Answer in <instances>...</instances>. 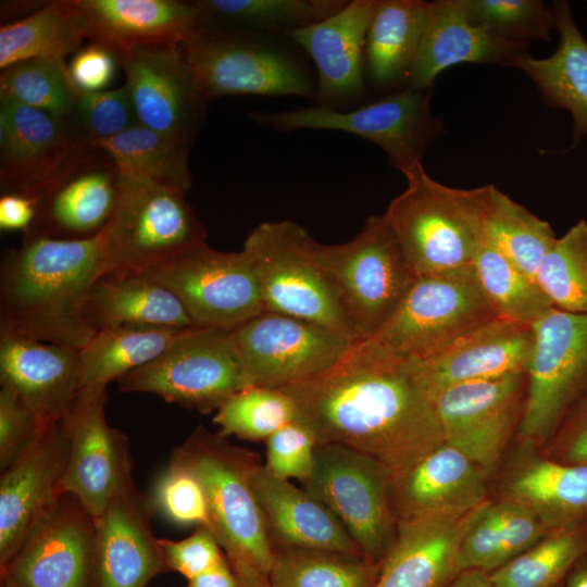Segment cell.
I'll return each instance as SVG.
<instances>
[{
    "mask_svg": "<svg viewBox=\"0 0 587 587\" xmlns=\"http://www.w3.org/2000/svg\"><path fill=\"white\" fill-rule=\"evenodd\" d=\"M317 444L340 445L377 461L390 482L445 442L434 397L417 359L374 339L354 341L325 372L278 388Z\"/></svg>",
    "mask_w": 587,
    "mask_h": 587,
    "instance_id": "cell-1",
    "label": "cell"
},
{
    "mask_svg": "<svg viewBox=\"0 0 587 587\" xmlns=\"http://www.w3.org/2000/svg\"><path fill=\"white\" fill-rule=\"evenodd\" d=\"M105 272L101 233L84 240L23 235L0 267V334L82 349L95 335L85 308Z\"/></svg>",
    "mask_w": 587,
    "mask_h": 587,
    "instance_id": "cell-2",
    "label": "cell"
},
{
    "mask_svg": "<svg viewBox=\"0 0 587 587\" xmlns=\"http://www.w3.org/2000/svg\"><path fill=\"white\" fill-rule=\"evenodd\" d=\"M284 33L199 27L180 47L208 102L226 96H298L315 100L317 80L307 55Z\"/></svg>",
    "mask_w": 587,
    "mask_h": 587,
    "instance_id": "cell-3",
    "label": "cell"
},
{
    "mask_svg": "<svg viewBox=\"0 0 587 587\" xmlns=\"http://www.w3.org/2000/svg\"><path fill=\"white\" fill-rule=\"evenodd\" d=\"M259 455L232 446L203 426L172 453L170 463L189 471L207 496L211 530L232 567H250L268 578L275 547L251 485Z\"/></svg>",
    "mask_w": 587,
    "mask_h": 587,
    "instance_id": "cell-4",
    "label": "cell"
},
{
    "mask_svg": "<svg viewBox=\"0 0 587 587\" xmlns=\"http://www.w3.org/2000/svg\"><path fill=\"white\" fill-rule=\"evenodd\" d=\"M403 175L407 188L384 215L415 276L472 265L483 241L482 187L440 184L423 163Z\"/></svg>",
    "mask_w": 587,
    "mask_h": 587,
    "instance_id": "cell-5",
    "label": "cell"
},
{
    "mask_svg": "<svg viewBox=\"0 0 587 587\" xmlns=\"http://www.w3.org/2000/svg\"><path fill=\"white\" fill-rule=\"evenodd\" d=\"M314 253L360 339L379 332L416 278L384 214L371 215L347 242L315 241Z\"/></svg>",
    "mask_w": 587,
    "mask_h": 587,
    "instance_id": "cell-6",
    "label": "cell"
},
{
    "mask_svg": "<svg viewBox=\"0 0 587 587\" xmlns=\"http://www.w3.org/2000/svg\"><path fill=\"white\" fill-rule=\"evenodd\" d=\"M105 273L148 270L205 243L207 229L185 193L121 174L118 197L101 232Z\"/></svg>",
    "mask_w": 587,
    "mask_h": 587,
    "instance_id": "cell-7",
    "label": "cell"
},
{
    "mask_svg": "<svg viewBox=\"0 0 587 587\" xmlns=\"http://www.w3.org/2000/svg\"><path fill=\"white\" fill-rule=\"evenodd\" d=\"M314 245L308 230L289 220L263 222L249 233L242 250L257 267L264 311L317 324L351 341L360 340L316 260Z\"/></svg>",
    "mask_w": 587,
    "mask_h": 587,
    "instance_id": "cell-8",
    "label": "cell"
},
{
    "mask_svg": "<svg viewBox=\"0 0 587 587\" xmlns=\"http://www.w3.org/2000/svg\"><path fill=\"white\" fill-rule=\"evenodd\" d=\"M122 392H147L201 413L216 411L252 386L229 329L182 330L153 361L116 380Z\"/></svg>",
    "mask_w": 587,
    "mask_h": 587,
    "instance_id": "cell-9",
    "label": "cell"
},
{
    "mask_svg": "<svg viewBox=\"0 0 587 587\" xmlns=\"http://www.w3.org/2000/svg\"><path fill=\"white\" fill-rule=\"evenodd\" d=\"M494 317L472 264L417 276L372 339L397 354L426 360Z\"/></svg>",
    "mask_w": 587,
    "mask_h": 587,
    "instance_id": "cell-10",
    "label": "cell"
},
{
    "mask_svg": "<svg viewBox=\"0 0 587 587\" xmlns=\"http://www.w3.org/2000/svg\"><path fill=\"white\" fill-rule=\"evenodd\" d=\"M432 89H399L355 109L320 105L279 113L254 112L260 125L280 132L328 129L357 135L383 149L389 163L402 174L417 164L429 145L444 134L440 117L430 113Z\"/></svg>",
    "mask_w": 587,
    "mask_h": 587,
    "instance_id": "cell-11",
    "label": "cell"
},
{
    "mask_svg": "<svg viewBox=\"0 0 587 587\" xmlns=\"http://www.w3.org/2000/svg\"><path fill=\"white\" fill-rule=\"evenodd\" d=\"M301 484L340 522L364 558L382 563L398 526L383 465L353 449L317 444L313 470Z\"/></svg>",
    "mask_w": 587,
    "mask_h": 587,
    "instance_id": "cell-12",
    "label": "cell"
},
{
    "mask_svg": "<svg viewBox=\"0 0 587 587\" xmlns=\"http://www.w3.org/2000/svg\"><path fill=\"white\" fill-rule=\"evenodd\" d=\"M532 326L526 396L515 438L542 449L587 387V313L551 308Z\"/></svg>",
    "mask_w": 587,
    "mask_h": 587,
    "instance_id": "cell-13",
    "label": "cell"
},
{
    "mask_svg": "<svg viewBox=\"0 0 587 587\" xmlns=\"http://www.w3.org/2000/svg\"><path fill=\"white\" fill-rule=\"evenodd\" d=\"M146 274L179 299L196 326L232 330L264 311L257 267L243 250L203 243Z\"/></svg>",
    "mask_w": 587,
    "mask_h": 587,
    "instance_id": "cell-14",
    "label": "cell"
},
{
    "mask_svg": "<svg viewBox=\"0 0 587 587\" xmlns=\"http://www.w3.org/2000/svg\"><path fill=\"white\" fill-rule=\"evenodd\" d=\"M527 387L526 372L461 383L434 396L445 442L492 479L516 435Z\"/></svg>",
    "mask_w": 587,
    "mask_h": 587,
    "instance_id": "cell-15",
    "label": "cell"
},
{
    "mask_svg": "<svg viewBox=\"0 0 587 587\" xmlns=\"http://www.w3.org/2000/svg\"><path fill=\"white\" fill-rule=\"evenodd\" d=\"M232 332L250 384L267 388L325 372L354 342L317 324L268 311Z\"/></svg>",
    "mask_w": 587,
    "mask_h": 587,
    "instance_id": "cell-16",
    "label": "cell"
},
{
    "mask_svg": "<svg viewBox=\"0 0 587 587\" xmlns=\"http://www.w3.org/2000/svg\"><path fill=\"white\" fill-rule=\"evenodd\" d=\"M137 122L191 147L204 123L207 101L199 92L180 42L139 47L117 58Z\"/></svg>",
    "mask_w": 587,
    "mask_h": 587,
    "instance_id": "cell-17",
    "label": "cell"
},
{
    "mask_svg": "<svg viewBox=\"0 0 587 587\" xmlns=\"http://www.w3.org/2000/svg\"><path fill=\"white\" fill-rule=\"evenodd\" d=\"M92 145L66 118L0 96V189L37 199Z\"/></svg>",
    "mask_w": 587,
    "mask_h": 587,
    "instance_id": "cell-18",
    "label": "cell"
},
{
    "mask_svg": "<svg viewBox=\"0 0 587 587\" xmlns=\"http://www.w3.org/2000/svg\"><path fill=\"white\" fill-rule=\"evenodd\" d=\"M105 402L107 389L82 390L60 420L68 444L63 492L93 519L133 479L128 439L107 422Z\"/></svg>",
    "mask_w": 587,
    "mask_h": 587,
    "instance_id": "cell-19",
    "label": "cell"
},
{
    "mask_svg": "<svg viewBox=\"0 0 587 587\" xmlns=\"http://www.w3.org/2000/svg\"><path fill=\"white\" fill-rule=\"evenodd\" d=\"M67 458L68 444L61 421L43 422L28 447L1 472V570L64 495Z\"/></svg>",
    "mask_w": 587,
    "mask_h": 587,
    "instance_id": "cell-20",
    "label": "cell"
},
{
    "mask_svg": "<svg viewBox=\"0 0 587 587\" xmlns=\"http://www.w3.org/2000/svg\"><path fill=\"white\" fill-rule=\"evenodd\" d=\"M153 509L132 479L93 519L90 587H145L168 570L151 530Z\"/></svg>",
    "mask_w": 587,
    "mask_h": 587,
    "instance_id": "cell-21",
    "label": "cell"
},
{
    "mask_svg": "<svg viewBox=\"0 0 587 587\" xmlns=\"http://www.w3.org/2000/svg\"><path fill=\"white\" fill-rule=\"evenodd\" d=\"M93 517L64 494L1 570V587H90Z\"/></svg>",
    "mask_w": 587,
    "mask_h": 587,
    "instance_id": "cell-22",
    "label": "cell"
},
{
    "mask_svg": "<svg viewBox=\"0 0 587 587\" xmlns=\"http://www.w3.org/2000/svg\"><path fill=\"white\" fill-rule=\"evenodd\" d=\"M377 0H352L315 24L284 34L312 61L315 105L347 110L367 93L364 49Z\"/></svg>",
    "mask_w": 587,
    "mask_h": 587,
    "instance_id": "cell-23",
    "label": "cell"
},
{
    "mask_svg": "<svg viewBox=\"0 0 587 587\" xmlns=\"http://www.w3.org/2000/svg\"><path fill=\"white\" fill-rule=\"evenodd\" d=\"M121 172L110 155L89 145L67 172L39 200L29 230L63 240L98 236L114 210Z\"/></svg>",
    "mask_w": 587,
    "mask_h": 587,
    "instance_id": "cell-24",
    "label": "cell"
},
{
    "mask_svg": "<svg viewBox=\"0 0 587 587\" xmlns=\"http://www.w3.org/2000/svg\"><path fill=\"white\" fill-rule=\"evenodd\" d=\"M527 47L473 24L462 0L433 1L401 89H432L442 71L460 63L515 66Z\"/></svg>",
    "mask_w": 587,
    "mask_h": 587,
    "instance_id": "cell-25",
    "label": "cell"
},
{
    "mask_svg": "<svg viewBox=\"0 0 587 587\" xmlns=\"http://www.w3.org/2000/svg\"><path fill=\"white\" fill-rule=\"evenodd\" d=\"M489 478L460 450L441 444L390 482L397 523L474 510L489 497Z\"/></svg>",
    "mask_w": 587,
    "mask_h": 587,
    "instance_id": "cell-26",
    "label": "cell"
},
{
    "mask_svg": "<svg viewBox=\"0 0 587 587\" xmlns=\"http://www.w3.org/2000/svg\"><path fill=\"white\" fill-rule=\"evenodd\" d=\"M0 384L41 421H60L79 392L78 349L0 334Z\"/></svg>",
    "mask_w": 587,
    "mask_h": 587,
    "instance_id": "cell-27",
    "label": "cell"
},
{
    "mask_svg": "<svg viewBox=\"0 0 587 587\" xmlns=\"http://www.w3.org/2000/svg\"><path fill=\"white\" fill-rule=\"evenodd\" d=\"M495 476L496 498L526 505L548 529L587 516V465L552 461L515 438Z\"/></svg>",
    "mask_w": 587,
    "mask_h": 587,
    "instance_id": "cell-28",
    "label": "cell"
},
{
    "mask_svg": "<svg viewBox=\"0 0 587 587\" xmlns=\"http://www.w3.org/2000/svg\"><path fill=\"white\" fill-rule=\"evenodd\" d=\"M486 503L464 513L399 522L372 587H447L460 574L462 538Z\"/></svg>",
    "mask_w": 587,
    "mask_h": 587,
    "instance_id": "cell-29",
    "label": "cell"
},
{
    "mask_svg": "<svg viewBox=\"0 0 587 587\" xmlns=\"http://www.w3.org/2000/svg\"><path fill=\"white\" fill-rule=\"evenodd\" d=\"M533 337L532 325L496 316L445 351L420 360L433 397L461 383L526 372Z\"/></svg>",
    "mask_w": 587,
    "mask_h": 587,
    "instance_id": "cell-30",
    "label": "cell"
},
{
    "mask_svg": "<svg viewBox=\"0 0 587 587\" xmlns=\"http://www.w3.org/2000/svg\"><path fill=\"white\" fill-rule=\"evenodd\" d=\"M250 480L273 545L363 557L340 522L307 490L275 476L260 462Z\"/></svg>",
    "mask_w": 587,
    "mask_h": 587,
    "instance_id": "cell-31",
    "label": "cell"
},
{
    "mask_svg": "<svg viewBox=\"0 0 587 587\" xmlns=\"http://www.w3.org/2000/svg\"><path fill=\"white\" fill-rule=\"evenodd\" d=\"M88 39L117 58L139 47L183 42L200 27L193 2L177 0H76Z\"/></svg>",
    "mask_w": 587,
    "mask_h": 587,
    "instance_id": "cell-32",
    "label": "cell"
},
{
    "mask_svg": "<svg viewBox=\"0 0 587 587\" xmlns=\"http://www.w3.org/2000/svg\"><path fill=\"white\" fill-rule=\"evenodd\" d=\"M85 319L95 333L124 325L178 329L196 326L170 289L140 272L100 276L90 290Z\"/></svg>",
    "mask_w": 587,
    "mask_h": 587,
    "instance_id": "cell-33",
    "label": "cell"
},
{
    "mask_svg": "<svg viewBox=\"0 0 587 587\" xmlns=\"http://www.w3.org/2000/svg\"><path fill=\"white\" fill-rule=\"evenodd\" d=\"M554 28L560 36L558 49L549 57L523 55L514 67L524 71L536 85L545 103L567 110L573 120L572 143L577 147L587 135V41L577 28L566 1L552 5Z\"/></svg>",
    "mask_w": 587,
    "mask_h": 587,
    "instance_id": "cell-34",
    "label": "cell"
},
{
    "mask_svg": "<svg viewBox=\"0 0 587 587\" xmlns=\"http://www.w3.org/2000/svg\"><path fill=\"white\" fill-rule=\"evenodd\" d=\"M430 2L377 0L364 49L366 80L377 89L402 88L417 52Z\"/></svg>",
    "mask_w": 587,
    "mask_h": 587,
    "instance_id": "cell-35",
    "label": "cell"
},
{
    "mask_svg": "<svg viewBox=\"0 0 587 587\" xmlns=\"http://www.w3.org/2000/svg\"><path fill=\"white\" fill-rule=\"evenodd\" d=\"M548 528L539 516L516 501L496 498L484 505L462 538L459 572L491 573L536 544Z\"/></svg>",
    "mask_w": 587,
    "mask_h": 587,
    "instance_id": "cell-36",
    "label": "cell"
},
{
    "mask_svg": "<svg viewBox=\"0 0 587 587\" xmlns=\"http://www.w3.org/2000/svg\"><path fill=\"white\" fill-rule=\"evenodd\" d=\"M88 22L76 0H55L0 27V68L34 58L64 60L88 39Z\"/></svg>",
    "mask_w": 587,
    "mask_h": 587,
    "instance_id": "cell-37",
    "label": "cell"
},
{
    "mask_svg": "<svg viewBox=\"0 0 587 587\" xmlns=\"http://www.w3.org/2000/svg\"><path fill=\"white\" fill-rule=\"evenodd\" d=\"M184 329L124 325L96 332L78 350L79 391L107 389L157 359Z\"/></svg>",
    "mask_w": 587,
    "mask_h": 587,
    "instance_id": "cell-38",
    "label": "cell"
},
{
    "mask_svg": "<svg viewBox=\"0 0 587 587\" xmlns=\"http://www.w3.org/2000/svg\"><path fill=\"white\" fill-rule=\"evenodd\" d=\"M482 226L483 241L536 280L537 271L557 239L550 224L495 185H486L482 187Z\"/></svg>",
    "mask_w": 587,
    "mask_h": 587,
    "instance_id": "cell-39",
    "label": "cell"
},
{
    "mask_svg": "<svg viewBox=\"0 0 587 587\" xmlns=\"http://www.w3.org/2000/svg\"><path fill=\"white\" fill-rule=\"evenodd\" d=\"M344 0H198L200 27L218 30L285 33L321 22Z\"/></svg>",
    "mask_w": 587,
    "mask_h": 587,
    "instance_id": "cell-40",
    "label": "cell"
},
{
    "mask_svg": "<svg viewBox=\"0 0 587 587\" xmlns=\"http://www.w3.org/2000/svg\"><path fill=\"white\" fill-rule=\"evenodd\" d=\"M93 146L105 151L121 174L142 177L186 195L191 186L190 147L136 125Z\"/></svg>",
    "mask_w": 587,
    "mask_h": 587,
    "instance_id": "cell-41",
    "label": "cell"
},
{
    "mask_svg": "<svg viewBox=\"0 0 587 587\" xmlns=\"http://www.w3.org/2000/svg\"><path fill=\"white\" fill-rule=\"evenodd\" d=\"M587 553V516L549 528L532 547L489 573L495 587H552L562 584Z\"/></svg>",
    "mask_w": 587,
    "mask_h": 587,
    "instance_id": "cell-42",
    "label": "cell"
},
{
    "mask_svg": "<svg viewBox=\"0 0 587 587\" xmlns=\"http://www.w3.org/2000/svg\"><path fill=\"white\" fill-rule=\"evenodd\" d=\"M380 570L360 555L278 548L268 574L271 587H372Z\"/></svg>",
    "mask_w": 587,
    "mask_h": 587,
    "instance_id": "cell-43",
    "label": "cell"
},
{
    "mask_svg": "<svg viewBox=\"0 0 587 587\" xmlns=\"http://www.w3.org/2000/svg\"><path fill=\"white\" fill-rule=\"evenodd\" d=\"M473 266L496 316L533 325L553 308L535 279L484 241Z\"/></svg>",
    "mask_w": 587,
    "mask_h": 587,
    "instance_id": "cell-44",
    "label": "cell"
},
{
    "mask_svg": "<svg viewBox=\"0 0 587 587\" xmlns=\"http://www.w3.org/2000/svg\"><path fill=\"white\" fill-rule=\"evenodd\" d=\"M79 90L64 60L34 58L1 70L0 96L68 120Z\"/></svg>",
    "mask_w": 587,
    "mask_h": 587,
    "instance_id": "cell-45",
    "label": "cell"
},
{
    "mask_svg": "<svg viewBox=\"0 0 587 587\" xmlns=\"http://www.w3.org/2000/svg\"><path fill=\"white\" fill-rule=\"evenodd\" d=\"M536 280L552 307L587 313V222L579 220L557 238L545 255Z\"/></svg>",
    "mask_w": 587,
    "mask_h": 587,
    "instance_id": "cell-46",
    "label": "cell"
},
{
    "mask_svg": "<svg viewBox=\"0 0 587 587\" xmlns=\"http://www.w3.org/2000/svg\"><path fill=\"white\" fill-rule=\"evenodd\" d=\"M296 407L282 389L249 386L228 398L213 422L220 435L247 440H266L276 430L296 420Z\"/></svg>",
    "mask_w": 587,
    "mask_h": 587,
    "instance_id": "cell-47",
    "label": "cell"
},
{
    "mask_svg": "<svg viewBox=\"0 0 587 587\" xmlns=\"http://www.w3.org/2000/svg\"><path fill=\"white\" fill-rule=\"evenodd\" d=\"M470 21L508 39L550 40L552 8L539 0H462Z\"/></svg>",
    "mask_w": 587,
    "mask_h": 587,
    "instance_id": "cell-48",
    "label": "cell"
},
{
    "mask_svg": "<svg viewBox=\"0 0 587 587\" xmlns=\"http://www.w3.org/2000/svg\"><path fill=\"white\" fill-rule=\"evenodd\" d=\"M68 121L76 134L92 145L139 125L125 85L112 90L79 91Z\"/></svg>",
    "mask_w": 587,
    "mask_h": 587,
    "instance_id": "cell-49",
    "label": "cell"
},
{
    "mask_svg": "<svg viewBox=\"0 0 587 587\" xmlns=\"http://www.w3.org/2000/svg\"><path fill=\"white\" fill-rule=\"evenodd\" d=\"M151 502L154 509L176 524L211 529L203 487L195 475L180 466L170 463L154 485Z\"/></svg>",
    "mask_w": 587,
    "mask_h": 587,
    "instance_id": "cell-50",
    "label": "cell"
},
{
    "mask_svg": "<svg viewBox=\"0 0 587 587\" xmlns=\"http://www.w3.org/2000/svg\"><path fill=\"white\" fill-rule=\"evenodd\" d=\"M317 440L299 420L286 424L266 439V469L275 476L303 482L312 472Z\"/></svg>",
    "mask_w": 587,
    "mask_h": 587,
    "instance_id": "cell-51",
    "label": "cell"
},
{
    "mask_svg": "<svg viewBox=\"0 0 587 587\" xmlns=\"http://www.w3.org/2000/svg\"><path fill=\"white\" fill-rule=\"evenodd\" d=\"M159 545L167 569L187 580L226 561L216 537L207 526H197L191 535L178 541L159 538Z\"/></svg>",
    "mask_w": 587,
    "mask_h": 587,
    "instance_id": "cell-52",
    "label": "cell"
},
{
    "mask_svg": "<svg viewBox=\"0 0 587 587\" xmlns=\"http://www.w3.org/2000/svg\"><path fill=\"white\" fill-rule=\"evenodd\" d=\"M43 421L11 391L0 389V470L28 447Z\"/></svg>",
    "mask_w": 587,
    "mask_h": 587,
    "instance_id": "cell-53",
    "label": "cell"
},
{
    "mask_svg": "<svg viewBox=\"0 0 587 587\" xmlns=\"http://www.w3.org/2000/svg\"><path fill=\"white\" fill-rule=\"evenodd\" d=\"M540 450L555 462L587 465V387L566 410Z\"/></svg>",
    "mask_w": 587,
    "mask_h": 587,
    "instance_id": "cell-54",
    "label": "cell"
},
{
    "mask_svg": "<svg viewBox=\"0 0 587 587\" xmlns=\"http://www.w3.org/2000/svg\"><path fill=\"white\" fill-rule=\"evenodd\" d=\"M116 57L109 49L90 42L76 51L68 67L70 76L79 91H102L114 79Z\"/></svg>",
    "mask_w": 587,
    "mask_h": 587,
    "instance_id": "cell-55",
    "label": "cell"
},
{
    "mask_svg": "<svg viewBox=\"0 0 587 587\" xmlns=\"http://www.w3.org/2000/svg\"><path fill=\"white\" fill-rule=\"evenodd\" d=\"M39 199L21 195L3 193L0 197V228L5 232L27 233L32 227Z\"/></svg>",
    "mask_w": 587,
    "mask_h": 587,
    "instance_id": "cell-56",
    "label": "cell"
},
{
    "mask_svg": "<svg viewBox=\"0 0 587 587\" xmlns=\"http://www.w3.org/2000/svg\"><path fill=\"white\" fill-rule=\"evenodd\" d=\"M186 587H239L227 561L188 580Z\"/></svg>",
    "mask_w": 587,
    "mask_h": 587,
    "instance_id": "cell-57",
    "label": "cell"
},
{
    "mask_svg": "<svg viewBox=\"0 0 587 587\" xmlns=\"http://www.w3.org/2000/svg\"><path fill=\"white\" fill-rule=\"evenodd\" d=\"M447 587H495L488 573L463 571Z\"/></svg>",
    "mask_w": 587,
    "mask_h": 587,
    "instance_id": "cell-58",
    "label": "cell"
},
{
    "mask_svg": "<svg viewBox=\"0 0 587 587\" xmlns=\"http://www.w3.org/2000/svg\"><path fill=\"white\" fill-rule=\"evenodd\" d=\"M232 570L239 587H271L267 577L250 567L237 566L232 567Z\"/></svg>",
    "mask_w": 587,
    "mask_h": 587,
    "instance_id": "cell-59",
    "label": "cell"
},
{
    "mask_svg": "<svg viewBox=\"0 0 587 587\" xmlns=\"http://www.w3.org/2000/svg\"><path fill=\"white\" fill-rule=\"evenodd\" d=\"M562 587H587V553L582 555L569 571Z\"/></svg>",
    "mask_w": 587,
    "mask_h": 587,
    "instance_id": "cell-60",
    "label": "cell"
},
{
    "mask_svg": "<svg viewBox=\"0 0 587 587\" xmlns=\"http://www.w3.org/2000/svg\"><path fill=\"white\" fill-rule=\"evenodd\" d=\"M552 587H562V584L555 585V586H552Z\"/></svg>",
    "mask_w": 587,
    "mask_h": 587,
    "instance_id": "cell-61",
    "label": "cell"
}]
</instances>
